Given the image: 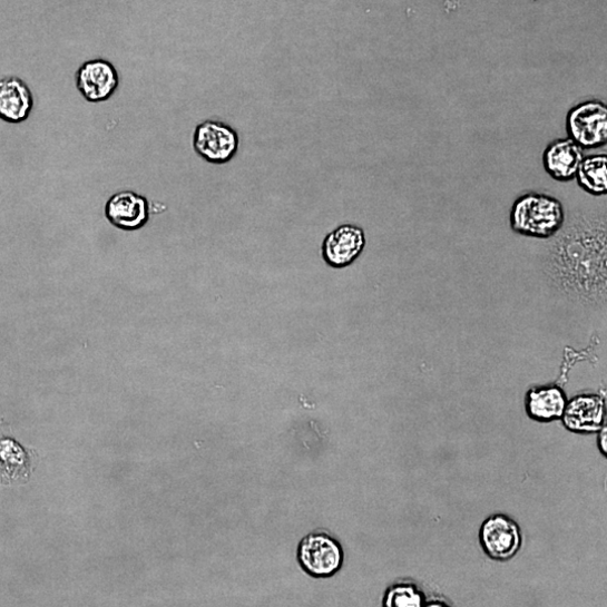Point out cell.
<instances>
[{
  "instance_id": "cell-1",
  "label": "cell",
  "mask_w": 607,
  "mask_h": 607,
  "mask_svg": "<svg viewBox=\"0 0 607 607\" xmlns=\"http://www.w3.org/2000/svg\"><path fill=\"white\" fill-rule=\"evenodd\" d=\"M546 273L558 290L586 303H605L607 238L605 216H577L554 236Z\"/></svg>"
},
{
  "instance_id": "cell-2",
  "label": "cell",
  "mask_w": 607,
  "mask_h": 607,
  "mask_svg": "<svg viewBox=\"0 0 607 607\" xmlns=\"http://www.w3.org/2000/svg\"><path fill=\"white\" fill-rule=\"evenodd\" d=\"M510 224L522 236L549 239L566 224L562 203L548 194L530 192L521 195L511 208Z\"/></svg>"
},
{
  "instance_id": "cell-3",
  "label": "cell",
  "mask_w": 607,
  "mask_h": 607,
  "mask_svg": "<svg viewBox=\"0 0 607 607\" xmlns=\"http://www.w3.org/2000/svg\"><path fill=\"white\" fill-rule=\"evenodd\" d=\"M569 139L584 151L599 149L607 144V106L598 99L581 101L566 116Z\"/></svg>"
},
{
  "instance_id": "cell-4",
  "label": "cell",
  "mask_w": 607,
  "mask_h": 607,
  "mask_svg": "<svg viewBox=\"0 0 607 607\" xmlns=\"http://www.w3.org/2000/svg\"><path fill=\"white\" fill-rule=\"evenodd\" d=\"M297 559L310 576L327 578L342 568L344 552L334 537L324 531H315L301 540Z\"/></svg>"
},
{
  "instance_id": "cell-5",
  "label": "cell",
  "mask_w": 607,
  "mask_h": 607,
  "mask_svg": "<svg viewBox=\"0 0 607 607\" xmlns=\"http://www.w3.org/2000/svg\"><path fill=\"white\" fill-rule=\"evenodd\" d=\"M193 147L203 160L219 166L229 163L236 156L239 138L224 121L208 119L196 127Z\"/></svg>"
},
{
  "instance_id": "cell-6",
  "label": "cell",
  "mask_w": 607,
  "mask_h": 607,
  "mask_svg": "<svg viewBox=\"0 0 607 607\" xmlns=\"http://www.w3.org/2000/svg\"><path fill=\"white\" fill-rule=\"evenodd\" d=\"M479 542L486 555L497 561L515 558L522 547L519 525L505 515L486 519L479 530Z\"/></svg>"
},
{
  "instance_id": "cell-7",
  "label": "cell",
  "mask_w": 607,
  "mask_h": 607,
  "mask_svg": "<svg viewBox=\"0 0 607 607\" xmlns=\"http://www.w3.org/2000/svg\"><path fill=\"white\" fill-rule=\"evenodd\" d=\"M366 243V234L360 226L343 224L325 236L322 257L331 268L343 270L361 256Z\"/></svg>"
},
{
  "instance_id": "cell-8",
  "label": "cell",
  "mask_w": 607,
  "mask_h": 607,
  "mask_svg": "<svg viewBox=\"0 0 607 607\" xmlns=\"http://www.w3.org/2000/svg\"><path fill=\"white\" fill-rule=\"evenodd\" d=\"M119 86L115 66L105 59L86 61L76 72V87L84 99L91 104L104 102L112 97Z\"/></svg>"
},
{
  "instance_id": "cell-9",
  "label": "cell",
  "mask_w": 607,
  "mask_h": 607,
  "mask_svg": "<svg viewBox=\"0 0 607 607\" xmlns=\"http://www.w3.org/2000/svg\"><path fill=\"white\" fill-rule=\"evenodd\" d=\"M567 430L579 434L598 432L606 424V402L598 394H580L567 402L562 414Z\"/></svg>"
},
{
  "instance_id": "cell-10",
  "label": "cell",
  "mask_w": 607,
  "mask_h": 607,
  "mask_svg": "<svg viewBox=\"0 0 607 607\" xmlns=\"http://www.w3.org/2000/svg\"><path fill=\"white\" fill-rule=\"evenodd\" d=\"M105 215L109 223L121 231H138L150 218L148 199L135 192L125 190L114 194L105 205Z\"/></svg>"
},
{
  "instance_id": "cell-11",
  "label": "cell",
  "mask_w": 607,
  "mask_h": 607,
  "mask_svg": "<svg viewBox=\"0 0 607 607\" xmlns=\"http://www.w3.org/2000/svg\"><path fill=\"white\" fill-rule=\"evenodd\" d=\"M35 107V97L28 84L19 77L0 79V119L10 125L28 120Z\"/></svg>"
},
{
  "instance_id": "cell-12",
  "label": "cell",
  "mask_w": 607,
  "mask_h": 607,
  "mask_svg": "<svg viewBox=\"0 0 607 607\" xmlns=\"http://www.w3.org/2000/svg\"><path fill=\"white\" fill-rule=\"evenodd\" d=\"M584 157L585 151L571 139H556L544 151L542 164L552 179L568 183L576 178Z\"/></svg>"
},
{
  "instance_id": "cell-13",
  "label": "cell",
  "mask_w": 607,
  "mask_h": 607,
  "mask_svg": "<svg viewBox=\"0 0 607 607\" xmlns=\"http://www.w3.org/2000/svg\"><path fill=\"white\" fill-rule=\"evenodd\" d=\"M568 399L558 385L537 386L526 395V411L530 419L540 423L561 420Z\"/></svg>"
},
{
  "instance_id": "cell-14",
  "label": "cell",
  "mask_w": 607,
  "mask_h": 607,
  "mask_svg": "<svg viewBox=\"0 0 607 607\" xmlns=\"http://www.w3.org/2000/svg\"><path fill=\"white\" fill-rule=\"evenodd\" d=\"M575 179L585 193L595 197L605 196L607 194L606 154L584 157Z\"/></svg>"
},
{
  "instance_id": "cell-15",
  "label": "cell",
  "mask_w": 607,
  "mask_h": 607,
  "mask_svg": "<svg viewBox=\"0 0 607 607\" xmlns=\"http://www.w3.org/2000/svg\"><path fill=\"white\" fill-rule=\"evenodd\" d=\"M424 603V593L413 582L394 584L384 596L385 607H422Z\"/></svg>"
},
{
  "instance_id": "cell-16",
  "label": "cell",
  "mask_w": 607,
  "mask_h": 607,
  "mask_svg": "<svg viewBox=\"0 0 607 607\" xmlns=\"http://www.w3.org/2000/svg\"><path fill=\"white\" fill-rule=\"evenodd\" d=\"M599 434H598V438H597V444H598V448L601 452V454H604V457H606L607 454V430H606V425L600 429L599 431Z\"/></svg>"
}]
</instances>
